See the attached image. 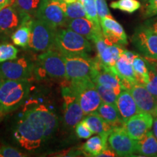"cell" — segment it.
Here are the masks:
<instances>
[{
	"label": "cell",
	"mask_w": 157,
	"mask_h": 157,
	"mask_svg": "<svg viewBox=\"0 0 157 157\" xmlns=\"http://www.w3.org/2000/svg\"><path fill=\"white\" fill-rule=\"evenodd\" d=\"M58 126L56 115L44 105L29 109L17 123L14 137L22 148L33 151L50 139Z\"/></svg>",
	"instance_id": "cell-1"
},
{
	"label": "cell",
	"mask_w": 157,
	"mask_h": 157,
	"mask_svg": "<svg viewBox=\"0 0 157 157\" xmlns=\"http://www.w3.org/2000/svg\"><path fill=\"white\" fill-rule=\"evenodd\" d=\"M54 48L63 56H89L93 51L87 39L68 28L57 29Z\"/></svg>",
	"instance_id": "cell-2"
},
{
	"label": "cell",
	"mask_w": 157,
	"mask_h": 157,
	"mask_svg": "<svg viewBox=\"0 0 157 157\" xmlns=\"http://www.w3.org/2000/svg\"><path fill=\"white\" fill-rule=\"evenodd\" d=\"M29 79L5 80L0 87V110L7 113L18 109L29 96Z\"/></svg>",
	"instance_id": "cell-3"
},
{
	"label": "cell",
	"mask_w": 157,
	"mask_h": 157,
	"mask_svg": "<svg viewBox=\"0 0 157 157\" xmlns=\"http://www.w3.org/2000/svg\"><path fill=\"white\" fill-rule=\"evenodd\" d=\"M36 76L39 78L49 76L52 78L66 80V72L63 57L58 51L49 50L43 52L34 65Z\"/></svg>",
	"instance_id": "cell-4"
},
{
	"label": "cell",
	"mask_w": 157,
	"mask_h": 157,
	"mask_svg": "<svg viewBox=\"0 0 157 157\" xmlns=\"http://www.w3.org/2000/svg\"><path fill=\"white\" fill-rule=\"evenodd\" d=\"M84 115L96 112L102 103L96 85L91 78L69 82Z\"/></svg>",
	"instance_id": "cell-5"
},
{
	"label": "cell",
	"mask_w": 157,
	"mask_h": 157,
	"mask_svg": "<svg viewBox=\"0 0 157 157\" xmlns=\"http://www.w3.org/2000/svg\"><path fill=\"white\" fill-rule=\"evenodd\" d=\"M63 57L66 66V80L71 82L87 78L92 79L95 69V58L84 55L63 56Z\"/></svg>",
	"instance_id": "cell-6"
},
{
	"label": "cell",
	"mask_w": 157,
	"mask_h": 157,
	"mask_svg": "<svg viewBox=\"0 0 157 157\" xmlns=\"http://www.w3.org/2000/svg\"><path fill=\"white\" fill-rule=\"evenodd\" d=\"M57 29L44 21L34 18L31 23V36L29 47L36 52H45L54 47Z\"/></svg>",
	"instance_id": "cell-7"
},
{
	"label": "cell",
	"mask_w": 157,
	"mask_h": 157,
	"mask_svg": "<svg viewBox=\"0 0 157 157\" xmlns=\"http://www.w3.org/2000/svg\"><path fill=\"white\" fill-rule=\"evenodd\" d=\"M132 42L144 57L157 60V33L150 24L145 23L137 27Z\"/></svg>",
	"instance_id": "cell-8"
},
{
	"label": "cell",
	"mask_w": 157,
	"mask_h": 157,
	"mask_svg": "<svg viewBox=\"0 0 157 157\" xmlns=\"http://www.w3.org/2000/svg\"><path fill=\"white\" fill-rule=\"evenodd\" d=\"M62 96L63 99L64 122L69 127H75L83 119L84 113L69 82L66 79L62 85Z\"/></svg>",
	"instance_id": "cell-9"
},
{
	"label": "cell",
	"mask_w": 157,
	"mask_h": 157,
	"mask_svg": "<svg viewBox=\"0 0 157 157\" xmlns=\"http://www.w3.org/2000/svg\"><path fill=\"white\" fill-rule=\"evenodd\" d=\"M34 65L25 57L7 60L0 63V74L5 80L28 79L34 73Z\"/></svg>",
	"instance_id": "cell-10"
},
{
	"label": "cell",
	"mask_w": 157,
	"mask_h": 157,
	"mask_svg": "<svg viewBox=\"0 0 157 157\" xmlns=\"http://www.w3.org/2000/svg\"><path fill=\"white\" fill-rule=\"evenodd\" d=\"M61 3L62 0H43L35 18L42 20L55 29L66 27L68 20Z\"/></svg>",
	"instance_id": "cell-11"
},
{
	"label": "cell",
	"mask_w": 157,
	"mask_h": 157,
	"mask_svg": "<svg viewBox=\"0 0 157 157\" xmlns=\"http://www.w3.org/2000/svg\"><path fill=\"white\" fill-rule=\"evenodd\" d=\"M108 143L118 156H132L137 153L136 140L129 136L123 127L112 129L108 137Z\"/></svg>",
	"instance_id": "cell-12"
},
{
	"label": "cell",
	"mask_w": 157,
	"mask_h": 157,
	"mask_svg": "<svg viewBox=\"0 0 157 157\" xmlns=\"http://www.w3.org/2000/svg\"><path fill=\"white\" fill-rule=\"evenodd\" d=\"M154 117L145 112L136 113L129 119L124 120L123 128L129 136L137 140L152 128Z\"/></svg>",
	"instance_id": "cell-13"
},
{
	"label": "cell",
	"mask_w": 157,
	"mask_h": 157,
	"mask_svg": "<svg viewBox=\"0 0 157 157\" xmlns=\"http://www.w3.org/2000/svg\"><path fill=\"white\" fill-rule=\"evenodd\" d=\"M140 112L157 116V101L143 84L136 83L129 90Z\"/></svg>",
	"instance_id": "cell-14"
},
{
	"label": "cell",
	"mask_w": 157,
	"mask_h": 157,
	"mask_svg": "<svg viewBox=\"0 0 157 157\" xmlns=\"http://www.w3.org/2000/svg\"><path fill=\"white\" fill-rule=\"evenodd\" d=\"M22 21V16L12 2L5 5L0 9V35H12Z\"/></svg>",
	"instance_id": "cell-15"
},
{
	"label": "cell",
	"mask_w": 157,
	"mask_h": 157,
	"mask_svg": "<svg viewBox=\"0 0 157 157\" xmlns=\"http://www.w3.org/2000/svg\"><path fill=\"white\" fill-rule=\"evenodd\" d=\"M102 32L112 44L126 45L127 36L122 25L112 17L107 16L100 20Z\"/></svg>",
	"instance_id": "cell-16"
},
{
	"label": "cell",
	"mask_w": 157,
	"mask_h": 157,
	"mask_svg": "<svg viewBox=\"0 0 157 157\" xmlns=\"http://www.w3.org/2000/svg\"><path fill=\"white\" fill-rule=\"evenodd\" d=\"M66 27L90 41H93L98 34L102 32L101 25H96L87 17L68 20Z\"/></svg>",
	"instance_id": "cell-17"
},
{
	"label": "cell",
	"mask_w": 157,
	"mask_h": 157,
	"mask_svg": "<svg viewBox=\"0 0 157 157\" xmlns=\"http://www.w3.org/2000/svg\"><path fill=\"white\" fill-rule=\"evenodd\" d=\"M112 68L120 80L123 90H129L137 83L132 63L122 54Z\"/></svg>",
	"instance_id": "cell-18"
},
{
	"label": "cell",
	"mask_w": 157,
	"mask_h": 157,
	"mask_svg": "<svg viewBox=\"0 0 157 157\" xmlns=\"http://www.w3.org/2000/svg\"><path fill=\"white\" fill-rule=\"evenodd\" d=\"M116 105L124 120L140 112L129 90H123L118 95Z\"/></svg>",
	"instance_id": "cell-19"
},
{
	"label": "cell",
	"mask_w": 157,
	"mask_h": 157,
	"mask_svg": "<svg viewBox=\"0 0 157 157\" xmlns=\"http://www.w3.org/2000/svg\"><path fill=\"white\" fill-rule=\"evenodd\" d=\"M96 112L104 120L107 121L112 127V128L123 127L124 119L116 104H109L102 102Z\"/></svg>",
	"instance_id": "cell-20"
},
{
	"label": "cell",
	"mask_w": 157,
	"mask_h": 157,
	"mask_svg": "<svg viewBox=\"0 0 157 157\" xmlns=\"http://www.w3.org/2000/svg\"><path fill=\"white\" fill-rule=\"evenodd\" d=\"M93 134H98L101 136H109L112 130V127L105 121L97 112L86 115L82 119Z\"/></svg>",
	"instance_id": "cell-21"
},
{
	"label": "cell",
	"mask_w": 157,
	"mask_h": 157,
	"mask_svg": "<svg viewBox=\"0 0 157 157\" xmlns=\"http://www.w3.org/2000/svg\"><path fill=\"white\" fill-rule=\"evenodd\" d=\"M34 18H25L21 24L11 35L13 44L21 48H27L29 46L31 36V23Z\"/></svg>",
	"instance_id": "cell-22"
},
{
	"label": "cell",
	"mask_w": 157,
	"mask_h": 157,
	"mask_svg": "<svg viewBox=\"0 0 157 157\" xmlns=\"http://www.w3.org/2000/svg\"><path fill=\"white\" fill-rule=\"evenodd\" d=\"M137 153L143 156H157V139L151 131L136 140Z\"/></svg>",
	"instance_id": "cell-23"
},
{
	"label": "cell",
	"mask_w": 157,
	"mask_h": 157,
	"mask_svg": "<svg viewBox=\"0 0 157 157\" xmlns=\"http://www.w3.org/2000/svg\"><path fill=\"white\" fill-rule=\"evenodd\" d=\"M124 49L121 44H113L109 45L102 51L101 53L97 55L96 59L103 66L108 68H112L122 54Z\"/></svg>",
	"instance_id": "cell-24"
},
{
	"label": "cell",
	"mask_w": 157,
	"mask_h": 157,
	"mask_svg": "<svg viewBox=\"0 0 157 157\" xmlns=\"http://www.w3.org/2000/svg\"><path fill=\"white\" fill-rule=\"evenodd\" d=\"M43 0H13L12 2L23 17L35 18Z\"/></svg>",
	"instance_id": "cell-25"
},
{
	"label": "cell",
	"mask_w": 157,
	"mask_h": 157,
	"mask_svg": "<svg viewBox=\"0 0 157 157\" xmlns=\"http://www.w3.org/2000/svg\"><path fill=\"white\" fill-rule=\"evenodd\" d=\"M108 137L97 135L90 137L82 146V150L88 156H98L102 151L108 148Z\"/></svg>",
	"instance_id": "cell-26"
},
{
	"label": "cell",
	"mask_w": 157,
	"mask_h": 157,
	"mask_svg": "<svg viewBox=\"0 0 157 157\" xmlns=\"http://www.w3.org/2000/svg\"><path fill=\"white\" fill-rule=\"evenodd\" d=\"M132 66L137 83L144 86L146 85L148 83L149 78L148 64L146 61V59L145 58H141L137 54V56L132 61Z\"/></svg>",
	"instance_id": "cell-27"
},
{
	"label": "cell",
	"mask_w": 157,
	"mask_h": 157,
	"mask_svg": "<svg viewBox=\"0 0 157 157\" xmlns=\"http://www.w3.org/2000/svg\"><path fill=\"white\" fill-rule=\"evenodd\" d=\"M61 5L68 20L87 17L84 6L78 0L72 3H66L62 1Z\"/></svg>",
	"instance_id": "cell-28"
},
{
	"label": "cell",
	"mask_w": 157,
	"mask_h": 157,
	"mask_svg": "<svg viewBox=\"0 0 157 157\" xmlns=\"http://www.w3.org/2000/svg\"><path fill=\"white\" fill-rule=\"evenodd\" d=\"M141 7V4L137 0H117L111 3V7L114 10L133 13Z\"/></svg>",
	"instance_id": "cell-29"
},
{
	"label": "cell",
	"mask_w": 157,
	"mask_h": 157,
	"mask_svg": "<svg viewBox=\"0 0 157 157\" xmlns=\"http://www.w3.org/2000/svg\"><path fill=\"white\" fill-rule=\"evenodd\" d=\"M95 85L102 102L109 104H116L119 95L114 90L111 88L101 85V84H95Z\"/></svg>",
	"instance_id": "cell-30"
},
{
	"label": "cell",
	"mask_w": 157,
	"mask_h": 157,
	"mask_svg": "<svg viewBox=\"0 0 157 157\" xmlns=\"http://www.w3.org/2000/svg\"><path fill=\"white\" fill-rule=\"evenodd\" d=\"M145 59H146V61L147 64H148L149 76L148 82L145 85V87L148 90L149 93L156 98L157 101V74L156 73V71H155L154 68L153 67L152 64L151 63L150 61L146 58H145Z\"/></svg>",
	"instance_id": "cell-31"
},
{
	"label": "cell",
	"mask_w": 157,
	"mask_h": 157,
	"mask_svg": "<svg viewBox=\"0 0 157 157\" xmlns=\"http://www.w3.org/2000/svg\"><path fill=\"white\" fill-rule=\"evenodd\" d=\"M18 50L13 44L8 43L0 44V63L17 58Z\"/></svg>",
	"instance_id": "cell-32"
},
{
	"label": "cell",
	"mask_w": 157,
	"mask_h": 157,
	"mask_svg": "<svg viewBox=\"0 0 157 157\" xmlns=\"http://www.w3.org/2000/svg\"><path fill=\"white\" fill-rule=\"evenodd\" d=\"M78 1L83 5L87 18L93 21L96 25H101L96 10L95 0H78Z\"/></svg>",
	"instance_id": "cell-33"
},
{
	"label": "cell",
	"mask_w": 157,
	"mask_h": 157,
	"mask_svg": "<svg viewBox=\"0 0 157 157\" xmlns=\"http://www.w3.org/2000/svg\"><path fill=\"white\" fill-rule=\"evenodd\" d=\"M143 15L145 18L157 15V0H147L143 7Z\"/></svg>",
	"instance_id": "cell-34"
},
{
	"label": "cell",
	"mask_w": 157,
	"mask_h": 157,
	"mask_svg": "<svg viewBox=\"0 0 157 157\" xmlns=\"http://www.w3.org/2000/svg\"><path fill=\"white\" fill-rule=\"evenodd\" d=\"M95 6L99 21L103 17L111 15L105 0H95Z\"/></svg>",
	"instance_id": "cell-35"
},
{
	"label": "cell",
	"mask_w": 157,
	"mask_h": 157,
	"mask_svg": "<svg viewBox=\"0 0 157 157\" xmlns=\"http://www.w3.org/2000/svg\"><path fill=\"white\" fill-rule=\"evenodd\" d=\"M76 133L79 138L87 139L93 135V132L83 121H79L76 125Z\"/></svg>",
	"instance_id": "cell-36"
},
{
	"label": "cell",
	"mask_w": 157,
	"mask_h": 157,
	"mask_svg": "<svg viewBox=\"0 0 157 157\" xmlns=\"http://www.w3.org/2000/svg\"><path fill=\"white\" fill-rule=\"evenodd\" d=\"M26 156L17 149L11 146L0 147V157H23Z\"/></svg>",
	"instance_id": "cell-37"
},
{
	"label": "cell",
	"mask_w": 157,
	"mask_h": 157,
	"mask_svg": "<svg viewBox=\"0 0 157 157\" xmlns=\"http://www.w3.org/2000/svg\"><path fill=\"white\" fill-rule=\"evenodd\" d=\"M117 156V154H116V153L113 151L112 149L109 148V147L102 151L98 155V156H100V157H103V156L113 157V156Z\"/></svg>",
	"instance_id": "cell-38"
},
{
	"label": "cell",
	"mask_w": 157,
	"mask_h": 157,
	"mask_svg": "<svg viewBox=\"0 0 157 157\" xmlns=\"http://www.w3.org/2000/svg\"><path fill=\"white\" fill-rule=\"evenodd\" d=\"M122 55L127 58V60H128V61L131 63H132V61L133 60V59H134L135 57L137 56V54L135 53V52H131V51H128V50H125V49L123 51Z\"/></svg>",
	"instance_id": "cell-39"
},
{
	"label": "cell",
	"mask_w": 157,
	"mask_h": 157,
	"mask_svg": "<svg viewBox=\"0 0 157 157\" xmlns=\"http://www.w3.org/2000/svg\"><path fill=\"white\" fill-rule=\"evenodd\" d=\"M152 132L154 133V136L157 139V117H154L152 125Z\"/></svg>",
	"instance_id": "cell-40"
},
{
	"label": "cell",
	"mask_w": 157,
	"mask_h": 157,
	"mask_svg": "<svg viewBox=\"0 0 157 157\" xmlns=\"http://www.w3.org/2000/svg\"><path fill=\"white\" fill-rule=\"evenodd\" d=\"M145 58H146V57H145ZM146 58L148 59L149 61H150L151 63L152 64L153 67L154 68L155 71H156V73L157 74V60H152V59H150V58Z\"/></svg>",
	"instance_id": "cell-41"
},
{
	"label": "cell",
	"mask_w": 157,
	"mask_h": 157,
	"mask_svg": "<svg viewBox=\"0 0 157 157\" xmlns=\"http://www.w3.org/2000/svg\"><path fill=\"white\" fill-rule=\"evenodd\" d=\"M150 25L153 28V29L157 33V17H156V18L152 21V23H151Z\"/></svg>",
	"instance_id": "cell-42"
},
{
	"label": "cell",
	"mask_w": 157,
	"mask_h": 157,
	"mask_svg": "<svg viewBox=\"0 0 157 157\" xmlns=\"http://www.w3.org/2000/svg\"><path fill=\"white\" fill-rule=\"evenodd\" d=\"M8 3H10L9 0H0V9Z\"/></svg>",
	"instance_id": "cell-43"
},
{
	"label": "cell",
	"mask_w": 157,
	"mask_h": 157,
	"mask_svg": "<svg viewBox=\"0 0 157 157\" xmlns=\"http://www.w3.org/2000/svg\"><path fill=\"white\" fill-rule=\"evenodd\" d=\"M5 79L2 77V76L1 74H0V87H1V85H2V84L3 82H5Z\"/></svg>",
	"instance_id": "cell-44"
},
{
	"label": "cell",
	"mask_w": 157,
	"mask_h": 157,
	"mask_svg": "<svg viewBox=\"0 0 157 157\" xmlns=\"http://www.w3.org/2000/svg\"><path fill=\"white\" fill-rule=\"evenodd\" d=\"M62 1H63L64 2L66 3H72V2H74L77 1V0H62Z\"/></svg>",
	"instance_id": "cell-45"
},
{
	"label": "cell",
	"mask_w": 157,
	"mask_h": 157,
	"mask_svg": "<svg viewBox=\"0 0 157 157\" xmlns=\"http://www.w3.org/2000/svg\"><path fill=\"white\" fill-rule=\"evenodd\" d=\"M4 114V113L2 112V111H1V110H0V119H1V117H2V115Z\"/></svg>",
	"instance_id": "cell-46"
},
{
	"label": "cell",
	"mask_w": 157,
	"mask_h": 157,
	"mask_svg": "<svg viewBox=\"0 0 157 157\" xmlns=\"http://www.w3.org/2000/svg\"><path fill=\"white\" fill-rule=\"evenodd\" d=\"M12 1H13V0H9V2H11Z\"/></svg>",
	"instance_id": "cell-47"
},
{
	"label": "cell",
	"mask_w": 157,
	"mask_h": 157,
	"mask_svg": "<svg viewBox=\"0 0 157 157\" xmlns=\"http://www.w3.org/2000/svg\"><path fill=\"white\" fill-rule=\"evenodd\" d=\"M143 1H145V2H146V1H147V0H143Z\"/></svg>",
	"instance_id": "cell-48"
},
{
	"label": "cell",
	"mask_w": 157,
	"mask_h": 157,
	"mask_svg": "<svg viewBox=\"0 0 157 157\" xmlns=\"http://www.w3.org/2000/svg\"><path fill=\"white\" fill-rule=\"evenodd\" d=\"M156 117H157V116H156Z\"/></svg>",
	"instance_id": "cell-49"
}]
</instances>
